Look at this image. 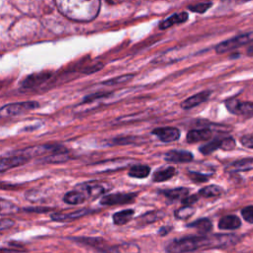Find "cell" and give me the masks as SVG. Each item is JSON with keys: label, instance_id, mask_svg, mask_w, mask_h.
Listing matches in <instances>:
<instances>
[{"label": "cell", "instance_id": "ee69618b", "mask_svg": "<svg viewBox=\"0 0 253 253\" xmlns=\"http://www.w3.org/2000/svg\"><path fill=\"white\" fill-rule=\"evenodd\" d=\"M25 211H37V212H44V211H47L48 209L46 208H27L25 209Z\"/></svg>", "mask_w": 253, "mask_h": 253}, {"label": "cell", "instance_id": "d6986e66", "mask_svg": "<svg viewBox=\"0 0 253 253\" xmlns=\"http://www.w3.org/2000/svg\"><path fill=\"white\" fill-rule=\"evenodd\" d=\"M241 221L236 215H225L218 221V227L224 230H231L240 227Z\"/></svg>", "mask_w": 253, "mask_h": 253}, {"label": "cell", "instance_id": "ac0fdd59", "mask_svg": "<svg viewBox=\"0 0 253 253\" xmlns=\"http://www.w3.org/2000/svg\"><path fill=\"white\" fill-rule=\"evenodd\" d=\"M165 216V212L162 211H147L144 214L140 215L137 218V223L139 225H145L149 223H153L159 219H162Z\"/></svg>", "mask_w": 253, "mask_h": 253}, {"label": "cell", "instance_id": "1f68e13d", "mask_svg": "<svg viewBox=\"0 0 253 253\" xmlns=\"http://www.w3.org/2000/svg\"><path fill=\"white\" fill-rule=\"evenodd\" d=\"M190 179L196 183H202V182H206L209 180L210 175L207 174H202L200 172H194V171H190L188 173Z\"/></svg>", "mask_w": 253, "mask_h": 253}, {"label": "cell", "instance_id": "4316f807", "mask_svg": "<svg viewBox=\"0 0 253 253\" xmlns=\"http://www.w3.org/2000/svg\"><path fill=\"white\" fill-rule=\"evenodd\" d=\"M150 173V167L143 164H137L130 167L128 170V176L137 179L146 178Z\"/></svg>", "mask_w": 253, "mask_h": 253}, {"label": "cell", "instance_id": "d4e9b609", "mask_svg": "<svg viewBox=\"0 0 253 253\" xmlns=\"http://www.w3.org/2000/svg\"><path fill=\"white\" fill-rule=\"evenodd\" d=\"M87 199V197L78 189L67 192L64 197H63V201L67 204L70 205H79L85 202V200Z\"/></svg>", "mask_w": 253, "mask_h": 253}, {"label": "cell", "instance_id": "b9f144b4", "mask_svg": "<svg viewBox=\"0 0 253 253\" xmlns=\"http://www.w3.org/2000/svg\"><path fill=\"white\" fill-rule=\"evenodd\" d=\"M13 224H14V221H12L10 219H7V218H2V220H1V231L5 230L8 227H11Z\"/></svg>", "mask_w": 253, "mask_h": 253}, {"label": "cell", "instance_id": "7a4b0ae2", "mask_svg": "<svg viewBox=\"0 0 253 253\" xmlns=\"http://www.w3.org/2000/svg\"><path fill=\"white\" fill-rule=\"evenodd\" d=\"M55 4L60 13L68 19L88 22L97 17L101 0H55Z\"/></svg>", "mask_w": 253, "mask_h": 253}, {"label": "cell", "instance_id": "ba28073f", "mask_svg": "<svg viewBox=\"0 0 253 253\" xmlns=\"http://www.w3.org/2000/svg\"><path fill=\"white\" fill-rule=\"evenodd\" d=\"M77 189L81 191L87 197V199H96L104 194L109 188L105 187L104 184L92 181L78 185Z\"/></svg>", "mask_w": 253, "mask_h": 253}, {"label": "cell", "instance_id": "f35d334b", "mask_svg": "<svg viewBox=\"0 0 253 253\" xmlns=\"http://www.w3.org/2000/svg\"><path fill=\"white\" fill-rule=\"evenodd\" d=\"M6 204H7V208H3L1 207V214L4 215V214H9V213H12V212H15L18 211L17 207L14 206L12 203L6 201Z\"/></svg>", "mask_w": 253, "mask_h": 253}, {"label": "cell", "instance_id": "30bf717a", "mask_svg": "<svg viewBox=\"0 0 253 253\" xmlns=\"http://www.w3.org/2000/svg\"><path fill=\"white\" fill-rule=\"evenodd\" d=\"M152 134L156 135L163 142H171L180 137V130L173 126H162L154 128L152 130Z\"/></svg>", "mask_w": 253, "mask_h": 253}, {"label": "cell", "instance_id": "ffe728a7", "mask_svg": "<svg viewBox=\"0 0 253 253\" xmlns=\"http://www.w3.org/2000/svg\"><path fill=\"white\" fill-rule=\"evenodd\" d=\"M176 174V169L172 166H167L156 170L152 175L154 182H164L171 179Z\"/></svg>", "mask_w": 253, "mask_h": 253}, {"label": "cell", "instance_id": "60d3db41", "mask_svg": "<svg viewBox=\"0 0 253 253\" xmlns=\"http://www.w3.org/2000/svg\"><path fill=\"white\" fill-rule=\"evenodd\" d=\"M199 197L197 195H193V196H187L186 198H184L182 200V203L184 205H188V206H192L193 204H195L198 201Z\"/></svg>", "mask_w": 253, "mask_h": 253}, {"label": "cell", "instance_id": "9a60e30c", "mask_svg": "<svg viewBox=\"0 0 253 253\" xmlns=\"http://www.w3.org/2000/svg\"><path fill=\"white\" fill-rule=\"evenodd\" d=\"M211 137V130L210 128H199L192 129L187 133V141L190 143H195L203 140L210 139Z\"/></svg>", "mask_w": 253, "mask_h": 253}, {"label": "cell", "instance_id": "ab89813d", "mask_svg": "<svg viewBox=\"0 0 253 253\" xmlns=\"http://www.w3.org/2000/svg\"><path fill=\"white\" fill-rule=\"evenodd\" d=\"M240 142L242 145L249 147V148H253V134H247L244 135L240 138Z\"/></svg>", "mask_w": 253, "mask_h": 253}, {"label": "cell", "instance_id": "9c48e42d", "mask_svg": "<svg viewBox=\"0 0 253 253\" xmlns=\"http://www.w3.org/2000/svg\"><path fill=\"white\" fill-rule=\"evenodd\" d=\"M129 165L127 159H115L111 161H102L94 165V172L102 173V172H109V171H116L119 169H123Z\"/></svg>", "mask_w": 253, "mask_h": 253}, {"label": "cell", "instance_id": "3957f363", "mask_svg": "<svg viewBox=\"0 0 253 253\" xmlns=\"http://www.w3.org/2000/svg\"><path fill=\"white\" fill-rule=\"evenodd\" d=\"M253 42V32H249V33H245L243 35H239L236 36L232 39H229L227 41H224L220 43H218L215 46V51L217 53H223L232 49H235L239 46L248 44L250 42Z\"/></svg>", "mask_w": 253, "mask_h": 253}, {"label": "cell", "instance_id": "2e32d148", "mask_svg": "<svg viewBox=\"0 0 253 253\" xmlns=\"http://www.w3.org/2000/svg\"><path fill=\"white\" fill-rule=\"evenodd\" d=\"M253 169V158H245L232 162L226 166V171L229 172H241Z\"/></svg>", "mask_w": 253, "mask_h": 253}, {"label": "cell", "instance_id": "83f0119b", "mask_svg": "<svg viewBox=\"0 0 253 253\" xmlns=\"http://www.w3.org/2000/svg\"><path fill=\"white\" fill-rule=\"evenodd\" d=\"M222 193V189L216 185H210L204 187L200 190L199 194L204 198H214L220 196Z\"/></svg>", "mask_w": 253, "mask_h": 253}, {"label": "cell", "instance_id": "4fadbf2b", "mask_svg": "<svg viewBox=\"0 0 253 253\" xmlns=\"http://www.w3.org/2000/svg\"><path fill=\"white\" fill-rule=\"evenodd\" d=\"M29 161V157L26 155H13L9 157L2 158L0 161V171L5 172L11 168L23 165Z\"/></svg>", "mask_w": 253, "mask_h": 253}, {"label": "cell", "instance_id": "7402d4cb", "mask_svg": "<svg viewBox=\"0 0 253 253\" xmlns=\"http://www.w3.org/2000/svg\"><path fill=\"white\" fill-rule=\"evenodd\" d=\"M49 76H50V74L45 73V72L30 75L23 82V87L24 88H34L36 86H39L40 84L44 82Z\"/></svg>", "mask_w": 253, "mask_h": 253}, {"label": "cell", "instance_id": "44dd1931", "mask_svg": "<svg viewBox=\"0 0 253 253\" xmlns=\"http://www.w3.org/2000/svg\"><path fill=\"white\" fill-rule=\"evenodd\" d=\"M162 195H164L169 201H176V200H183L186 198L189 194V189L184 187H179L175 189L170 190H163L160 192Z\"/></svg>", "mask_w": 253, "mask_h": 253}, {"label": "cell", "instance_id": "cb8c5ba5", "mask_svg": "<svg viewBox=\"0 0 253 253\" xmlns=\"http://www.w3.org/2000/svg\"><path fill=\"white\" fill-rule=\"evenodd\" d=\"M187 226L197 229V231L199 233H202V234L210 232L211 230V228H212L211 221L209 218H207V217H203V218L197 219V220L189 223Z\"/></svg>", "mask_w": 253, "mask_h": 253}, {"label": "cell", "instance_id": "8fae6325", "mask_svg": "<svg viewBox=\"0 0 253 253\" xmlns=\"http://www.w3.org/2000/svg\"><path fill=\"white\" fill-rule=\"evenodd\" d=\"M93 211L87 210V209H80L76 211H72L70 212H54L50 215L51 219L54 221H70L79 217H82L84 215L92 213Z\"/></svg>", "mask_w": 253, "mask_h": 253}, {"label": "cell", "instance_id": "5bb4252c", "mask_svg": "<svg viewBox=\"0 0 253 253\" xmlns=\"http://www.w3.org/2000/svg\"><path fill=\"white\" fill-rule=\"evenodd\" d=\"M211 96V92L210 91H203V92H200L198 94H195L191 97H189L188 99H186L185 101H183L181 103V107L185 110H189V109H192L204 102H206Z\"/></svg>", "mask_w": 253, "mask_h": 253}, {"label": "cell", "instance_id": "5b68a950", "mask_svg": "<svg viewBox=\"0 0 253 253\" xmlns=\"http://www.w3.org/2000/svg\"><path fill=\"white\" fill-rule=\"evenodd\" d=\"M39 108V103L36 101H26L18 102L5 105L1 108V115L4 116H18L20 114L32 111Z\"/></svg>", "mask_w": 253, "mask_h": 253}, {"label": "cell", "instance_id": "e0dca14e", "mask_svg": "<svg viewBox=\"0 0 253 253\" xmlns=\"http://www.w3.org/2000/svg\"><path fill=\"white\" fill-rule=\"evenodd\" d=\"M139 247L132 242H125L107 249L108 253H139Z\"/></svg>", "mask_w": 253, "mask_h": 253}, {"label": "cell", "instance_id": "7bdbcfd3", "mask_svg": "<svg viewBox=\"0 0 253 253\" xmlns=\"http://www.w3.org/2000/svg\"><path fill=\"white\" fill-rule=\"evenodd\" d=\"M171 230H172V226H162V227L159 228L158 234L161 235V236H164V235L168 234Z\"/></svg>", "mask_w": 253, "mask_h": 253}, {"label": "cell", "instance_id": "d590c367", "mask_svg": "<svg viewBox=\"0 0 253 253\" xmlns=\"http://www.w3.org/2000/svg\"><path fill=\"white\" fill-rule=\"evenodd\" d=\"M241 214L246 221L253 223V206L245 207L244 209H242Z\"/></svg>", "mask_w": 253, "mask_h": 253}, {"label": "cell", "instance_id": "52a82bcc", "mask_svg": "<svg viewBox=\"0 0 253 253\" xmlns=\"http://www.w3.org/2000/svg\"><path fill=\"white\" fill-rule=\"evenodd\" d=\"M137 194L136 193H115L103 196L101 199V204L104 206H114L132 203Z\"/></svg>", "mask_w": 253, "mask_h": 253}, {"label": "cell", "instance_id": "74e56055", "mask_svg": "<svg viewBox=\"0 0 253 253\" xmlns=\"http://www.w3.org/2000/svg\"><path fill=\"white\" fill-rule=\"evenodd\" d=\"M79 242L81 243H85V244H88V245H93V246H98L99 244L103 243L104 240L100 239V238H76Z\"/></svg>", "mask_w": 253, "mask_h": 253}, {"label": "cell", "instance_id": "7c38bea8", "mask_svg": "<svg viewBox=\"0 0 253 253\" xmlns=\"http://www.w3.org/2000/svg\"><path fill=\"white\" fill-rule=\"evenodd\" d=\"M193 154L190 151L187 150H170L168 151L165 156L164 159L167 162H174V163H186V162H190L193 160Z\"/></svg>", "mask_w": 253, "mask_h": 253}, {"label": "cell", "instance_id": "836d02e7", "mask_svg": "<svg viewBox=\"0 0 253 253\" xmlns=\"http://www.w3.org/2000/svg\"><path fill=\"white\" fill-rule=\"evenodd\" d=\"M138 137L135 136H126V137H117L112 141V144H130V143H135Z\"/></svg>", "mask_w": 253, "mask_h": 253}, {"label": "cell", "instance_id": "6da1fadb", "mask_svg": "<svg viewBox=\"0 0 253 253\" xmlns=\"http://www.w3.org/2000/svg\"><path fill=\"white\" fill-rule=\"evenodd\" d=\"M238 237L232 234H214L210 236H185L172 240L167 253H187L202 248H224L235 244Z\"/></svg>", "mask_w": 253, "mask_h": 253}, {"label": "cell", "instance_id": "d6a6232c", "mask_svg": "<svg viewBox=\"0 0 253 253\" xmlns=\"http://www.w3.org/2000/svg\"><path fill=\"white\" fill-rule=\"evenodd\" d=\"M132 74H128V75H123V76H120V77H116V78H113V79H110L106 82H104L105 85H116V84H121V83H125L128 80H130L132 78Z\"/></svg>", "mask_w": 253, "mask_h": 253}, {"label": "cell", "instance_id": "8d00e7d4", "mask_svg": "<svg viewBox=\"0 0 253 253\" xmlns=\"http://www.w3.org/2000/svg\"><path fill=\"white\" fill-rule=\"evenodd\" d=\"M235 146V141L233 138L231 137H227L224 139H221V146L220 148H222L223 150H231L233 149Z\"/></svg>", "mask_w": 253, "mask_h": 253}, {"label": "cell", "instance_id": "f546056e", "mask_svg": "<svg viewBox=\"0 0 253 253\" xmlns=\"http://www.w3.org/2000/svg\"><path fill=\"white\" fill-rule=\"evenodd\" d=\"M195 212V210L193 209L192 206H188V205H185L184 207L178 209L174 214L175 216L178 218V219H187L189 218L190 216H192Z\"/></svg>", "mask_w": 253, "mask_h": 253}, {"label": "cell", "instance_id": "603a6c76", "mask_svg": "<svg viewBox=\"0 0 253 253\" xmlns=\"http://www.w3.org/2000/svg\"><path fill=\"white\" fill-rule=\"evenodd\" d=\"M188 20V14L186 12L176 13L171 15L168 19L164 20L160 24V29H168L176 24H182Z\"/></svg>", "mask_w": 253, "mask_h": 253}, {"label": "cell", "instance_id": "e575fe53", "mask_svg": "<svg viewBox=\"0 0 253 253\" xmlns=\"http://www.w3.org/2000/svg\"><path fill=\"white\" fill-rule=\"evenodd\" d=\"M211 6V2H203V3H199L196 4L194 6H190L189 9L193 12H198V13H204L206 12L210 7Z\"/></svg>", "mask_w": 253, "mask_h": 253}, {"label": "cell", "instance_id": "484cf974", "mask_svg": "<svg viewBox=\"0 0 253 253\" xmlns=\"http://www.w3.org/2000/svg\"><path fill=\"white\" fill-rule=\"evenodd\" d=\"M133 214H134L133 210H131V209L124 210V211H118V212L114 213L113 221L117 225H124V224L127 223L132 218Z\"/></svg>", "mask_w": 253, "mask_h": 253}, {"label": "cell", "instance_id": "277c9868", "mask_svg": "<svg viewBox=\"0 0 253 253\" xmlns=\"http://www.w3.org/2000/svg\"><path fill=\"white\" fill-rule=\"evenodd\" d=\"M67 149L59 144H44L28 147L24 150H21L20 153L28 156H39V155H52L57 153H66Z\"/></svg>", "mask_w": 253, "mask_h": 253}, {"label": "cell", "instance_id": "4dcf8cb0", "mask_svg": "<svg viewBox=\"0 0 253 253\" xmlns=\"http://www.w3.org/2000/svg\"><path fill=\"white\" fill-rule=\"evenodd\" d=\"M68 159L69 157L67 156L66 153H57V154L48 155L42 158V161H46L48 163H61V162H65Z\"/></svg>", "mask_w": 253, "mask_h": 253}, {"label": "cell", "instance_id": "8992f818", "mask_svg": "<svg viewBox=\"0 0 253 253\" xmlns=\"http://www.w3.org/2000/svg\"><path fill=\"white\" fill-rule=\"evenodd\" d=\"M225 107L234 115L245 117L253 116V102H240L237 99H228L225 101Z\"/></svg>", "mask_w": 253, "mask_h": 253}, {"label": "cell", "instance_id": "f1b7e54d", "mask_svg": "<svg viewBox=\"0 0 253 253\" xmlns=\"http://www.w3.org/2000/svg\"><path fill=\"white\" fill-rule=\"evenodd\" d=\"M221 146V139H214V140H211L204 145H202L200 147V151L205 154V155H208V154H211L212 153L213 151H215L216 149L220 148Z\"/></svg>", "mask_w": 253, "mask_h": 253}]
</instances>
